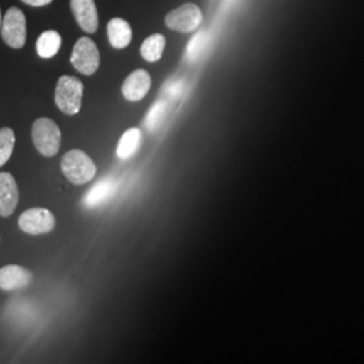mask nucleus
Listing matches in <instances>:
<instances>
[{
    "label": "nucleus",
    "instance_id": "nucleus-1",
    "mask_svg": "<svg viewBox=\"0 0 364 364\" xmlns=\"http://www.w3.org/2000/svg\"><path fill=\"white\" fill-rule=\"evenodd\" d=\"M61 169L66 180L72 182L73 185H84L92 181L97 171L95 162L81 150L68 151L63 156Z\"/></svg>",
    "mask_w": 364,
    "mask_h": 364
},
{
    "label": "nucleus",
    "instance_id": "nucleus-2",
    "mask_svg": "<svg viewBox=\"0 0 364 364\" xmlns=\"http://www.w3.org/2000/svg\"><path fill=\"white\" fill-rule=\"evenodd\" d=\"M31 136L36 149L43 156H54L61 147V130L48 117H39L31 129Z\"/></svg>",
    "mask_w": 364,
    "mask_h": 364
},
{
    "label": "nucleus",
    "instance_id": "nucleus-3",
    "mask_svg": "<svg viewBox=\"0 0 364 364\" xmlns=\"http://www.w3.org/2000/svg\"><path fill=\"white\" fill-rule=\"evenodd\" d=\"M84 85L77 77L63 76L55 90V105L65 115H76L82 103Z\"/></svg>",
    "mask_w": 364,
    "mask_h": 364
},
{
    "label": "nucleus",
    "instance_id": "nucleus-4",
    "mask_svg": "<svg viewBox=\"0 0 364 364\" xmlns=\"http://www.w3.org/2000/svg\"><path fill=\"white\" fill-rule=\"evenodd\" d=\"M70 63L77 72L85 76L96 73L100 65V53L96 43L88 37L78 39L70 55Z\"/></svg>",
    "mask_w": 364,
    "mask_h": 364
},
{
    "label": "nucleus",
    "instance_id": "nucleus-5",
    "mask_svg": "<svg viewBox=\"0 0 364 364\" xmlns=\"http://www.w3.org/2000/svg\"><path fill=\"white\" fill-rule=\"evenodd\" d=\"M0 33L3 41L14 49H21L26 43V16L19 9L11 7L1 19Z\"/></svg>",
    "mask_w": 364,
    "mask_h": 364
},
{
    "label": "nucleus",
    "instance_id": "nucleus-6",
    "mask_svg": "<svg viewBox=\"0 0 364 364\" xmlns=\"http://www.w3.org/2000/svg\"><path fill=\"white\" fill-rule=\"evenodd\" d=\"M203 22V13L195 3H185L166 15L165 23L178 33H193Z\"/></svg>",
    "mask_w": 364,
    "mask_h": 364
},
{
    "label": "nucleus",
    "instance_id": "nucleus-7",
    "mask_svg": "<svg viewBox=\"0 0 364 364\" xmlns=\"http://www.w3.org/2000/svg\"><path fill=\"white\" fill-rule=\"evenodd\" d=\"M19 227L26 234H48L55 227V218L49 209H28L19 216Z\"/></svg>",
    "mask_w": 364,
    "mask_h": 364
},
{
    "label": "nucleus",
    "instance_id": "nucleus-8",
    "mask_svg": "<svg viewBox=\"0 0 364 364\" xmlns=\"http://www.w3.org/2000/svg\"><path fill=\"white\" fill-rule=\"evenodd\" d=\"M151 77L144 69H136L124 80L122 93L129 102H139L150 91Z\"/></svg>",
    "mask_w": 364,
    "mask_h": 364
},
{
    "label": "nucleus",
    "instance_id": "nucleus-9",
    "mask_svg": "<svg viewBox=\"0 0 364 364\" xmlns=\"http://www.w3.org/2000/svg\"><path fill=\"white\" fill-rule=\"evenodd\" d=\"M19 203V189L10 173H0V216L9 218Z\"/></svg>",
    "mask_w": 364,
    "mask_h": 364
},
{
    "label": "nucleus",
    "instance_id": "nucleus-10",
    "mask_svg": "<svg viewBox=\"0 0 364 364\" xmlns=\"http://www.w3.org/2000/svg\"><path fill=\"white\" fill-rule=\"evenodd\" d=\"M70 9L78 26L85 33H96L99 27V15L93 0H70Z\"/></svg>",
    "mask_w": 364,
    "mask_h": 364
},
{
    "label": "nucleus",
    "instance_id": "nucleus-11",
    "mask_svg": "<svg viewBox=\"0 0 364 364\" xmlns=\"http://www.w3.org/2000/svg\"><path fill=\"white\" fill-rule=\"evenodd\" d=\"M117 182L114 177H105L93 185L82 200L87 208H97L108 203L117 193Z\"/></svg>",
    "mask_w": 364,
    "mask_h": 364
},
{
    "label": "nucleus",
    "instance_id": "nucleus-12",
    "mask_svg": "<svg viewBox=\"0 0 364 364\" xmlns=\"http://www.w3.org/2000/svg\"><path fill=\"white\" fill-rule=\"evenodd\" d=\"M33 281V274L18 264H7L0 269V289L13 291L28 287Z\"/></svg>",
    "mask_w": 364,
    "mask_h": 364
},
{
    "label": "nucleus",
    "instance_id": "nucleus-13",
    "mask_svg": "<svg viewBox=\"0 0 364 364\" xmlns=\"http://www.w3.org/2000/svg\"><path fill=\"white\" fill-rule=\"evenodd\" d=\"M107 33H108L109 43L115 49H124L130 45L132 30L129 22H126L124 19H120V18L111 19L107 26Z\"/></svg>",
    "mask_w": 364,
    "mask_h": 364
},
{
    "label": "nucleus",
    "instance_id": "nucleus-14",
    "mask_svg": "<svg viewBox=\"0 0 364 364\" xmlns=\"http://www.w3.org/2000/svg\"><path fill=\"white\" fill-rule=\"evenodd\" d=\"M142 144V131L139 129H129L126 131L120 139L117 147V154L122 159H129L134 156Z\"/></svg>",
    "mask_w": 364,
    "mask_h": 364
},
{
    "label": "nucleus",
    "instance_id": "nucleus-15",
    "mask_svg": "<svg viewBox=\"0 0 364 364\" xmlns=\"http://www.w3.org/2000/svg\"><path fill=\"white\" fill-rule=\"evenodd\" d=\"M63 38L55 30L43 31L37 39V53L42 58H53L61 49Z\"/></svg>",
    "mask_w": 364,
    "mask_h": 364
},
{
    "label": "nucleus",
    "instance_id": "nucleus-16",
    "mask_svg": "<svg viewBox=\"0 0 364 364\" xmlns=\"http://www.w3.org/2000/svg\"><path fill=\"white\" fill-rule=\"evenodd\" d=\"M166 46V38L162 34H153L144 39L141 46V54L146 61L156 63L161 60Z\"/></svg>",
    "mask_w": 364,
    "mask_h": 364
},
{
    "label": "nucleus",
    "instance_id": "nucleus-17",
    "mask_svg": "<svg viewBox=\"0 0 364 364\" xmlns=\"http://www.w3.org/2000/svg\"><path fill=\"white\" fill-rule=\"evenodd\" d=\"M15 146V134L10 127H3L0 130V168L13 156Z\"/></svg>",
    "mask_w": 364,
    "mask_h": 364
},
{
    "label": "nucleus",
    "instance_id": "nucleus-18",
    "mask_svg": "<svg viewBox=\"0 0 364 364\" xmlns=\"http://www.w3.org/2000/svg\"><path fill=\"white\" fill-rule=\"evenodd\" d=\"M168 111V105L165 100H158L153 107L150 108L147 117L144 119V124L150 131H154L161 126V123L164 122L165 115Z\"/></svg>",
    "mask_w": 364,
    "mask_h": 364
},
{
    "label": "nucleus",
    "instance_id": "nucleus-19",
    "mask_svg": "<svg viewBox=\"0 0 364 364\" xmlns=\"http://www.w3.org/2000/svg\"><path fill=\"white\" fill-rule=\"evenodd\" d=\"M209 37L205 31L197 33L193 38L189 41L188 48H186V57L189 61H197L201 54L205 50L208 45Z\"/></svg>",
    "mask_w": 364,
    "mask_h": 364
},
{
    "label": "nucleus",
    "instance_id": "nucleus-20",
    "mask_svg": "<svg viewBox=\"0 0 364 364\" xmlns=\"http://www.w3.org/2000/svg\"><path fill=\"white\" fill-rule=\"evenodd\" d=\"M183 90H185V82L182 78H171L165 82L162 93L170 100H178L183 93Z\"/></svg>",
    "mask_w": 364,
    "mask_h": 364
},
{
    "label": "nucleus",
    "instance_id": "nucleus-21",
    "mask_svg": "<svg viewBox=\"0 0 364 364\" xmlns=\"http://www.w3.org/2000/svg\"><path fill=\"white\" fill-rule=\"evenodd\" d=\"M22 1L28 6H33V7H43V6L50 4L53 0H22Z\"/></svg>",
    "mask_w": 364,
    "mask_h": 364
},
{
    "label": "nucleus",
    "instance_id": "nucleus-22",
    "mask_svg": "<svg viewBox=\"0 0 364 364\" xmlns=\"http://www.w3.org/2000/svg\"><path fill=\"white\" fill-rule=\"evenodd\" d=\"M0 27H1V13H0Z\"/></svg>",
    "mask_w": 364,
    "mask_h": 364
}]
</instances>
